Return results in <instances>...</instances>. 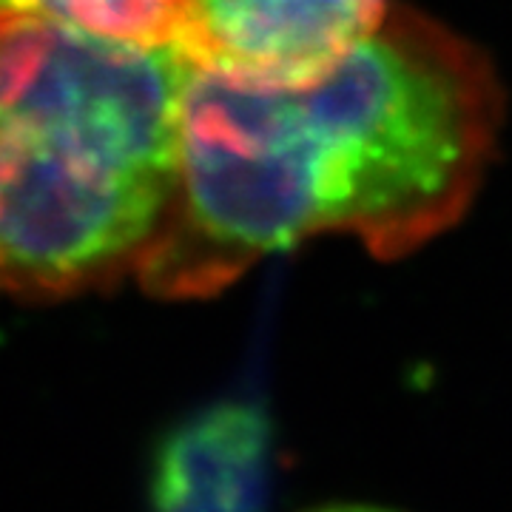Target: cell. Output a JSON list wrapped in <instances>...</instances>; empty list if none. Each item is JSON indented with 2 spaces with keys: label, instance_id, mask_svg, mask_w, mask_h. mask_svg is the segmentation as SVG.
I'll use <instances>...</instances> for the list:
<instances>
[{
  "label": "cell",
  "instance_id": "1",
  "mask_svg": "<svg viewBox=\"0 0 512 512\" xmlns=\"http://www.w3.org/2000/svg\"><path fill=\"white\" fill-rule=\"evenodd\" d=\"M501 120L490 57L407 6L305 86L185 57L174 185L134 276L157 299H205L319 234L402 259L464 217Z\"/></svg>",
  "mask_w": 512,
  "mask_h": 512
},
{
  "label": "cell",
  "instance_id": "2",
  "mask_svg": "<svg viewBox=\"0 0 512 512\" xmlns=\"http://www.w3.org/2000/svg\"><path fill=\"white\" fill-rule=\"evenodd\" d=\"M185 55L0 15V293L134 271L177 168Z\"/></svg>",
  "mask_w": 512,
  "mask_h": 512
},
{
  "label": "cell",
  "instance_id": "3",
  "mask_svg": "<svg viewBox=\"0 0 512 512\" xmlns=\"http://www.w3.org/2000/svg\"><path fill=\"white\" fill-rule=\"evenodd\" d=\"M390 0H188L177 46L188 60L271 86L333 72L373 35Z\"/></svg>",
  "mask_w": 512,
  "mask_h": 512
},
{
  "label": "cell",
  "instance_id": "4",
  "mask_svg": "<svg viewBox=\"0 0 512 512\" xmlns=\"http://www.w3.org/2000/svg\"><path fill=\"white\" fill-rule=\"evenodd\" d=\"M271 447V421L259 404H211L163 439L151 467V501L168 512L265 507Z\"/></svg>",
  "mask_w": 512,
  "mask_h": 512
},
{
  "label": "cell",
  "instance_id": "5",
  "mask_svg": "<svg viewBox=\"0 0 512 512\" xmlns=\"http://www.w3.org/2000/svg\"><path fill=\"white\" fill-rule=\"evenodd\" d=\"M188 0H0L3 18L52 20L94 35L177 43Z\"/></svg>",
  "mask_w": 512,
  "mask_h": 512
}]
</instances>
